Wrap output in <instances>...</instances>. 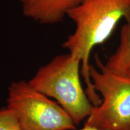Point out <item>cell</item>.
Masks as SVG:
<instances>
[{
    "label": "cell",
    "instance_id": "cell-3",
    "mask_svg": "<svg viewBox=\"0 0 130 130\" xmlns=\"http://www.w3.org/2000/svg\"><path fill=\"white\" fill-rule=\"evenodd\" d=\"M96 67L90 64L89 74L102 101L94 107L84 126L101 130H130V79L112 72L99 57Z\"/></svg>",
    "mask_w": 130,
    "mask_h": 130
},
{
    "label": "cell",
    "instance_id": "cell-8",
    "mask_svg": "<svg viewBox=\"0 0 130 130\" xmlns=\"http://www.w3.org/2000/svg\"><path fill=\"white\" fill-rule=\"evenodd\" d=\"M69 130H101L100 129H98L96 128L93 127V126H84L83 128H81L79 129H69Z\"/></svg>",
    "mask_w": 130,
    "mask_h": 130
},
{
    "label": "cell",
    "instance_id": "cell-6",
    "mask_svg": "<svg viewBox=\"0 0 130 130\" xmlns=\"http://www.w3.org/2000/svg\"><path fill=\"white\" fill-rule=\"evenodd\" d=\"M121 27L119 45L107 62L105 67L118 75L130 79V13Z\"/></svg>",
    "mask_w": 130,
    "mask_h": 130
},
{
    "label": "cell",
    "instance_id": "cell-1",
    "mask_svg": "<svg viewBox=\"0 0 130 130\" xmlns=\"http://www.w3.org/2000/svg\"><path fill=\"white\" fill-rule=\"evenodd\" d=\"M129 13L130 0H84L66 12V16L75 24V30L63 47L80 60L86 93L94 106L100 105L102 100L89 74L91 52L110 38L119 21Z\"/></svg>",
    "mask_w": 130,
    "mask_h": 130
},
{
    "label": "cell",
    "instance_id": "cell-2",
    "mask_svg": "<svg viewBox=\"0 0 130 130\" xmlns=\"http://www.w3.org/2000/svg\"><path fill=\"white\" fill-rule=\"evenodd\" d=\"M81 61L70 53L58 55L40 67L29 83L56 101L75 125L90 116L94 105L83 89Z\"/></svg>",
    "mask_w": 130,
    "mask_h": 130
},
{
    "label": "cell",
    "instance_id": "cell-7",
    "mask_svg": "<svg viewBox=\"0 0 130 130\" xmlns=\"http://www.w3.org/2000/svg\"><path fill=\"white\" fill-rule=\"evenodd\" d=\"M0 130H22L15 113L7 107L0 109Z\"/></svg>",
    "mask_w": 130,
    "mask_h": 130
},
{
    "label": "cell",
    "instance_id": "cell-4",
    "mask_svg": "<svg viewBox=\"0 0 130 130\" xmlns=\"http://www.w3.org/2000/svg\"><path fill=\"white\" fill-rule=\"evenodd\" d=\"M7 107L15 113L22 130L75 129L71 117L57 102L28 81H13L8 87Z\"/></svg>",
    "mask_w": 130,
    "mask_h": 130
},
{
    "label": "cell",
    "instance_id": "cell-5",
    "mask_svg": "<svg viewBox=\"0 0 130 130\" xmlns=\"http://www.w3.org/2000/svg\"><path fill=\"white\" fill-rule=\"evenodd\" d=\"M22 13L41 24L61 22L69 9L84 0H18Z\"/></svg>",
    "mask_w": 130,
    "mask_h": 130
}]
</instances>
